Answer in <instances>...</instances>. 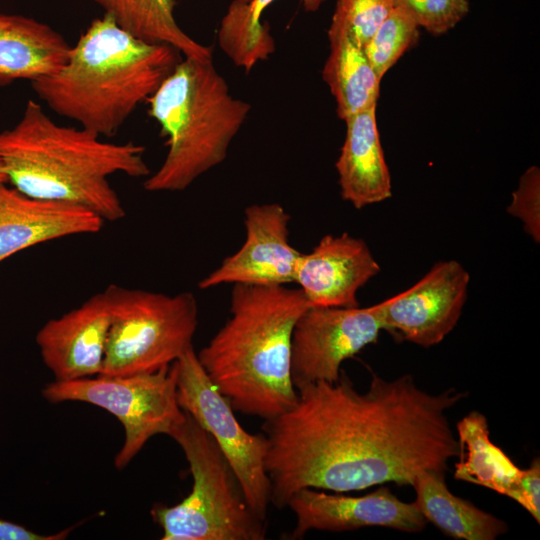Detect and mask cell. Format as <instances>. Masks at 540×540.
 <instances>
[{
	"mask_svg": "<svg viewBox=\"0 0 540 540\" xmlns=\"http://www.w3.org/2000/svg\"><path fill=\"white\" fill-rule=\"evenodd\" d=\"M166 139L159 168L144 180L149 192H176L221 164L251 105L230 92L213 59L182 57L147 100Z\"/></svg>",
	"mask_w": 540,
	"mask_h": 540,
	"instance_id": "5b68a950",
	"label": "cell"
},
{
	"mask_svg": "<svg viewBox=\"0 0 540 540\" xmlns=\"http://www.w3.org/2000/svg\"><path fill=\"white\" fill-rule=\"evenodd\" d=\"M520 505L524 507L532 517L540 522V462L536 458L528 469L522 470L519 476Z\"/></svg>",
	"mask_w": 540,
	"mask_h": 540,
	"instance_id": "83f0119b",
	"label": "cell"
},
{
	"mask_svg": "<svg viewBox=\"0 0 540 540\" xmlns=\"http://www.w3.org/2000/svg\"><path fill=\"white\" fill-rule=\"evenodd\" d=\"M182 57L170 45L132 35L104 13L71 46L61 68L31 86L56 114L110 137L147 102Z\"/></svg>",
	"mask_w": 540,
	"mask_h": 540,
	"instance_id": "277c9868",
	"label": "cell"
},
{
	"mask_svg": "<svg viewBox=\"0 0 540 540\" xmlns=\"http://www.w3.org/2000/svg\"><path fill=\"white\" fill-rule=\"evenodd\" d=\"M71 45L45 23L22 15L0 14V86L31 82L55 73Z\"/></svg>",
	"mask_w": 540,
	"mask_h": 540,
	"instance_id": "ac0fdd59",
	"label": "cell"
},
{
	"mask_svg": "<svg viewBox=\"0 0 540 540\" xmlns=\"http://www.w3.org/2000/svg\"><path fill=\"white\" fill-rule=\"evenodd\" d=\"M275 0H233L222 17L218 29L228 50L239 59L258 63L275 51V42L263 12ZM306 12H316L327 0H300Z\"/></svg>",
	"mask_w": 540,
	"mask_h": 540,
	"instance_id": "603a6c76",
	"label": "cell"
},
{
	"mask_svg": "<svg viewBox=\"0 0 540 540\" xmlns=\"http://www.w3.org/2000/svg\"><path fill=\"white\" fill-rule=\"evenodd\" d=\"M2 182L7 183V179H6L4 171H3L2 167H1V164H0V183H2Z\"/></svg>",
	"mask_w": 540,
	"mask_h": 540,
	"instance_id": "f546056e",
	"label": "cell"
},
{
	"mask_svg": "<svg viewBox=\"0 0 540 540\" xmlns=\"http://www.w3.org/2000/svg\"><path fill=\"white\" fill-rule=\"evenodd\" d=\"M469 281L458 261L437 262L412 287L374 305L382 330L422 347L440 343L458 323Z\"/></svg>",
	"mask_w": 540,
	"mask_h": 540,
	"instance_id": "8fae6325",
	"label": "cell"
},
{
	"mask_svg": "<svg viewBox=\"0 0 540 540\" xmlns=\"http://www.w3.org/2000/svg\"><path fill=\"white\" fill-rule=\"evenodd\" d=\"M379 272L364 240L328 234L309 253L300 254L294 283L310 307H358V290Z\"/></svg>",
	"mask_w": 540,
	"mask_h": 540,
	"instance_id": "9a60e30c",
	"label": "cell"
},
{
	"mask_svg": "<svg viewBox=\"0 0 540 540\" xmlns=\"http://www.w3.org/2000/svg\"><path fill=\"white\" fill-rule=\"evenodd\" d=\"M459 461L454 478L477 484L520 503L519 469L490 440L486 417L472 411L457 423Z\"/></svg>",
	"mask_w": 540,
	"mask_h": 540,
	"instance_id": "ffe728a7",
	"label": "cell"
},
{
	"mask_svg": "<svg viewBox=\"0 0 540 540\" xmlns=\"http://www.w3.org/2000/svg\"><path fill=\"white\" fill-rule=\"evenodd\" d=\"M382 330L374 305L370 307H308L294 327L291 375L294 386L317 381L336 382L342 363Z\"/></svg>",
	"mask_w": 540,
	"mask_h": 540,
	"instance_id": "30bf717a",
	"label": "cell"
},
{
	"mask_svg": "<svg viewBox=\"0 0 540 540\" xmlns=\"http://www.w3.org/2000/svg\"><path fill=\"white\" fill-rule=\"evenodd\" d=\"M71 528L62 530L56 534H38L26 527L0 519V540H62L67 538Z\"/></svg>",
	"mask_w": 540,
	"mask_h": 540,
	"instance_id": "f1b7e54d",
	"label": "cell"
},
{
	"mask_svg": "<svg viewBox=\"0 0 540 540\" xmlns=\"http://www.w3.org/2000/svg\"><path fill=\"white\" fill-rule=\"evenodd\" d=\"M52 403L79 401L115 416L124 428V442L115 456L117 469L125 468L155 435H168L183 418L177 401L174 362L157 371L131 375L99 374L71 381H54L42 390Z\"/></svg>",
	"mask_w": 540,
	"mask_h": 540,
	"instance_id": "ba28073f",
	"label": "cell"
},
{
	"mask_svg": "<svg viewBox=\"0 0 540 540\" xmlns=\"http://www.w3.org/2000/svg\"><path fill=\"white\" fill-rule=\"evenodd\" d=\"M110 324V301L104 290L40 328L36 343L55 381L101 374Z\"/></svg>",
	"mask_w": 540,
	"mask_h": 540,
	"instance_id": "5bb4252c",
	"label": "cell"
},
{
	"mask_svg": "<svg viewBox=\"0 0 540 540\" xmlns=\"http://www.w3.org/2000/svg\"><path fill=\"white\" fill-rule=\"evenodd\" d=\"M295 388V404L262 425L276 508L304 488L342 493L387 482L412 486L424 471L445 472L459 454L447 412L465 392L431 394L408 374L394 380L374 374L359 392L342 369L336 382Z\"/></svg>",
	"mask_w": 540,
	"mask_h": 540,
	"instance_id": "6da1fadb",
	"label": "cell"
},
{
	"mask_svg": "<svg viewBox=\"0 0 540 540\" xmlns=\"http://www.w3.org/2000/svg\"><path fill=\"white\" fill-rule=\"evenodd\" d=\"M308 307L299 288L233 285L230 317L196 354L234 411L267 420L295 404L292 336Z\"/></svg>",
	"mask_w": 540,
	"mask_h": 540,
	"instance_id": "3957f363",
	"label": "cell"
},
{
	"mask_svg": "<svg viewBox=\"0 0 540 540\" xmlns=\"http://www.w3.org/2000/svg\"><path fill=\"white\" fill-rule=\"evenodd\" d=\"M291 217L278 203L245 208V240L199 283L206 290L223 284L281 286L294 283L301 254L289 241Z\"/></svg>",
	"mask_w": 540,
	"mask_h": 540,
	"instance_id": "7c38bea8",
	"label": "cell"
},
{
	"mask_svg": "<svg viewBox=\"0 0 540 540\" xmlns=\"http://www.w3.org/2000/svg\"><path fill=\"white\" fill-rule=\"evenodd\" d=\"M376 107L347 118L346 135L335 163L340 194L356 209L392 195L390 172L381 146Z\"/></svg>",
	"mask_w": 540,
	"mask_h": 540,
	"instance_id": "e0dca14e",
	"label": "cell"
},
{
	"mask_svg": "<svg viewBox=\"0 0 540 540\" xmlns=\"http://www.w3.org/2000/svg\"><path fill=\"white\" fill-rule=\"evenodd\" d=\"M418 38L419 26L405 11L394 6L363 49L373 70L382 79Z\"/></svg>",
	"mask_w": 540,
	"mask_h": 540,
	"instance_id": "cb8c5ba5",
	"label": "cell"
},
{
	"mask_svg": "<svg viewBox=\"0 0 540 540\" xmlns=\"http://www.w3.org/2000/svg\"><path fill=\"white\" fill-rule=\"evenodd\" d=\"M540 171L537 166L528 168L520 178L507 211L519 218L525 231L539 242L540 239Z\"/></svg>",
	"mask_w": 540,
	"mask_h": 540,
	"instance_id": "4316f807",
	"label": "cell"
},
{
	"mask_svg": "<svg viewBox=\"0 0 540 540\" xmlns=\"http://www.w3.org/2000/svg\"><path fill=\"white\" fill-rule=\"evenodd\" d=\"M106 14L132 35L174 47L183 57L212 59L210 47L192 39L174 16L175 0H95Z\"/></svg>",
	"mask_w": 540,
	"mask_h": 540,
	"instance_id": "7402d4cb",
	"label": "cell"
},
{
	"mask_svg": "<svg viewBox=\"0 0 540 540\" xmlns=\"http://www.w3.org/2000/svg\"><path fill=\"white\" fill-rule=\"evenodd\" d=\"M182 449L193 478L180 503H156L151 516L162 540H263L266 520L250 507L242 486L213 437L187 412L168 434Z\"/></svg>",
	"mask_w": 540,
	"mask_h": 540,
	"instance_id": "8992f818",
	"label": "cell"
},
{
	"mask_svg": "<svg viewBox=\"0 0 540 540\" xmlns=\"http://www.w3.org/2000/svg\"><path fill=\"white\" fill-rule=\"evenodd\" d=\"M111 324L101 374L131 375L171 365L192 346L198 304L174 295L109 285Z\"/></svg>",
	"mask_w": 540,
	"mask_h": 540,
	"instance_id": "52a82bcc",
	"label": "cell"
},
{
	"mask_svg": "<svg viewBox=\"0 0 540 540\" xmlns=\"http://www.w3.org/2000/svg\"><path fill=\"white\" fill-rule=\"evenodd\" d=\"M330 53L322 77L343 121L377 105L381 79L373 70L363 47L342 33H330Z\"/></svg>",
	"mask_w": 540,
	"mask_h": 540,
	"instance_id": "44dd1931",
	"label": "cell"
},
{
	"mask_svg": "<svg viewBox=\"0 0 540 540\" xmlns=\"http://www.w3.org/2000/svg\"><path fill=\"white\" fill-rule=\"evenodd\" d=\"M286 507L296 518L292 539H300L311 530L337 532L370 526L419 532L427 524L414 502L400 500L386 487L359 497L304 488L289 499Z\"/></svg>",
	"mask_w": 540,
	"mask_h": 540,
	"instance_id": "4fadbf2b",
	"label": "cell"
},
{
	"mask_svg": "<svg viewBox=\"0 0 540 540\" xmlns=\"http://www.w3.org/2000/svg\"><path fill=\"white\" fill-rule=\"evenodd\" d=\"M144 152L134 142H109L79 125H60L33 100L12 128L0 132L7 183L34 198L87 208L105 222L126 215L109 178H146L151 172Z\"/></svg>",
	"mask_w": 540,
	"mask_h": 540,
	"instance_id": "7a4b0ae2",
	"label": "cell"
},
{
	"mask_svg": "<svg viewBox=\"0 0 540 540\" xmlns=\"http://www.w3.org/2000/svg\"><path fill=\"white\" fill-rule=\"evenodd\" d=\"M104 220L69 203L28 196L0 183V262L15 253L51 240L99 232Z\"/></svg>",
	"mask_w": 540,
	"mask_h": 540,
	"instance_id": "2e32d148",
	"label": "cell"
},
{
	"mask_svg": "<svg viewBox=\"0 0 540 540\" xmlns=\"http://www.w3.org/2000/svg\"><path fill=\"white\" fill-rule=\"evenodd\" d=\"M412 487L414 503L427 522L453 538L494 540L508 531L505 521L454 495L446 485L444 472L424 471Z\"/></svg>",
	"mask_w": 540,
	"mask_h": 540,
	"instance_id": "d6986e66",
	"label": "cell"
},
{
	"mask_svg": "<svg viewBox=\"0 0 540 540\" xmlns=\"http://www.w3.org/2000/svg\"><path fill=\"white\" fill-rule=\"evenodd\" d=\"M174 364L179 406L213 437L234 470L250 507L266 520L271 484L265 466V434H251L243 429L231 403L210 380L193 347Z\"/></svg>",
	"mask_w": 540,
	"mask_h": 540,
	"instance_id": "9c48e42d",
	"label": "cell"
},
{
	"mask_svg": "<svg viewBox=\"0 0 540 540\" xmlns=\"http://www.w3.org/2000/svg\"><path fill=\"white\" fill-rule=\"evenodd\" d=\"M393 8L394 0H337L327 34H345L364 47Z\"/></svg>",
	"mask_w": 540,
	"mask_h": 540,
	"instance_id": "d4e9b609",
	"label": "cell"
},
{
	"mask_svg": "<svg viewBox=\"0 0 540 540\" xmlns=\"http://www.w3.org/2000/svg\"><path fill=\"white\" fill-rule=\"evenodd\" d=\"M244 1H249V0H244Z\"/></svg>",
	"mask_w": 540,
	"mask_h": 540,
	"instance_id": "4dcf8cb0",
	"label": "cell"
},
{
	"mask_svg": "<svg viewBox=\"0 0 540 540\" xmlns=\"http://www.w3.org/2000/svg\"><path fill=\"white\" fill-rule=\"evenodd\" d=\"M413 21L431 34L454 28L469 12L468 0H394Z\"/></svg>",
	"mask_w": 540,
	"mask_h": 540,
	"instance_id": "484cf974",
	"label": "cell"
}]
</instances>
